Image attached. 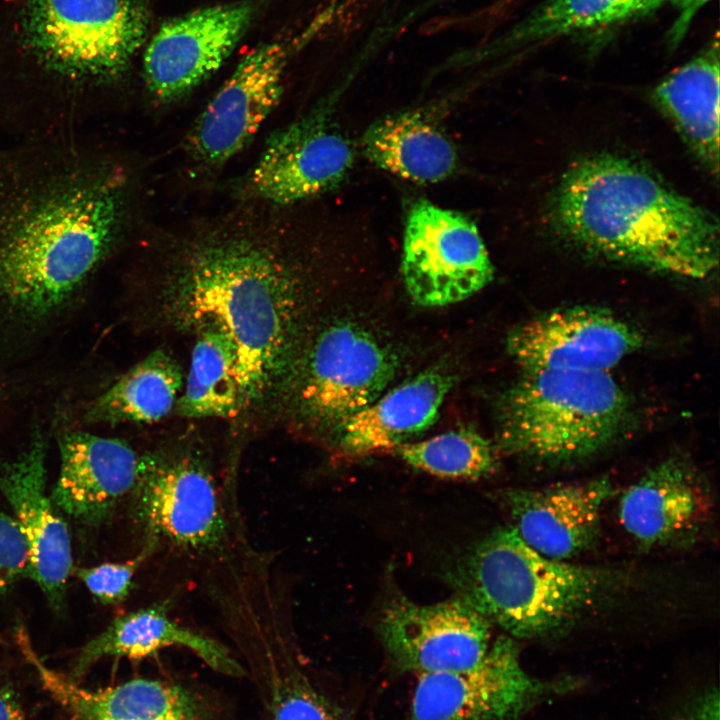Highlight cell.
I'll return each instance as SVG.
<instances>
[{"instance_id":"obj_11","label":"cell","mask_w":720,"mask_h":720,"mask_svg":"<svg viewBox=\"0 0 720 720\" xmlns=\"http://www.w3.org/2000/svg\"><path fill=\"white\" fill-rule=\"evenodd\" d=\"M268 0H240L200 8L164 22L146 47L144 77L160 102L182 98L233 52Z\"/></svg>"},{"instance_id":"obj_25","label":"cell","mask_w":720,"mask_h":720,"mask_svg":"<svg viewBox=\"0 0 720 720\" xmlns=\"http://www.w3.org/2000/svg\"><path fill=\"white\" fill-rule=\"evenodd\" d=\"M666 0H546L483 49L493 56L564 36L615 27L650 14Z\"/></svg>"},{"instance_id":"obj_33","label":"cell","mask_w":720,"mask_h":720,"mask_svg":"<svg viewBox=\"0 0 720 720\" xmlns=\"http://www.w3.org/2000/svg\"><path fill=\"white\" fill-rule=\"evenodd\" d=\"M718 693L709 692L697 702L689 720H719Z\"/></svg>"},{"instance_id":"obj_34","label":"cell","mask_w":720,"mask_h":720,"mask_svg":"<svg viewBox=\"0 0 720 720\" xmlns=\"http://www.w3.org/2000/svg\"><path fill=\"white\" fill-rule=\"evenodd\" d=\"M0 720H27L14 694L9 689L1 686Z\"/></svg>"},{"instance_id":"obj_31","label":"cell","mask_w":720,"mask_h":720,"mask_svg":"<svg viewBox=\"0 0 720 720\" xmlns=\"http://www.w3.org/2000/svg\"><path fill=\"white\" fill-rule=\"evenodd\" d=\"M26 576L29 558L25 540L14 518L0 510V596Z\"/></svg>"},{"instance_id":"obj_27","label":"cell","mask_w":720,"mask_h":720,"mask_svg":"<svg viewBox=\"0 0 720 720\" xmlns=\"http://www.w3.org/2000/svg\"><path fill=\"white\" fill-rule=\"evenodd\" d=\"M197 333L185 388L175 408L183 417H233L242 408L234 345L213 325Z\"/></svg>"},{"instance_id":"obj_29","label":"cell","mask_w":720,"mask_h":720,"mask_svg":"<svg viewBox=\"0 0 720 720\" xmlns=\"http://www.w3.org/2000/svg\"><path fill=\"white\" fill-rule=\"evenodd\" d=\"M152 554L150 549L142 547L137 555L125 561L79 567L72 572L97 601L104 605H116L127 599L136 572Z\"/></svg>"},{"instance_id":"obj_19","label":"cell","mask_w":720,"mask_h":720,"mask_svg":"<svg viewBox=\"0 0 720 720\" xmlns=\"http://www.w3.org/2000/svg\"><path fill=\"white\" fill-rule=\"evenodd\" d=\"M707 507L708 496L694 468L680 457H670L624 491L618 517L638 544L656 548L696 533Z\"/></svg>"},{"instance_id":"obj_12","label":"cell","mask_w":720,"mask_h":720,"mask_svg":"<svg viewBox=\"0 0 720 720\" xmlns=\"http://www.w3.org/2000/svg\"><path fill=\"white\" fill-rule=\"evenodd\" d=\"M548 689L523 670L512 639L500 636L474 666L419 674L410 720H520Z\"/></svg>"},{"instance_id":"obj_2","label":"cell","mask_w":720,"mask_h":720,"mask_svg":"<svg viewBox=\"0 0 720 720\" xmlns=\"http://www.w3.org/2000/svg\"><path fill=\"white\" fill-rule=\"evenodd\" d=\"M124 183L104 165L73 161L0 178V292L42 314L62 303L111 248Z\"/></svg>"},{"instance_id":"obj_8","label":"cell","mask_w":720,"mask_h":720,"mask_svg":"<svg viewBox=\"0 0 720 720\" xmlns=\"http://www.w3.org/2000/svg\"><path fill=\"white\" fill-rule=\"evenodd\" d=\"M398 366L395 352L372 331L335 321L305 345L288 391L311 426L337 430L384 393Z\"/></svg>"},{"instance_id":"obj_16","label":"cell","mask_w":720,"mask_h":720,"mask_svg":"<svg viewBox=\"0 0 720 720\" xmlns=\"http://www.w3.org/2000/svg\"><path fill=\"white\" fill-rule=\"evenodd\" d=\"M46 448L37 433L16 459L0 462V492L25 540L29 577L56 609L62 607L73 571L68 527L46 493Z\"/></svg>"},{"instance_id":"obj_35","label":"cell","mask_w":720,"mask_h":720,"mask_svg":"<svg viewBox=\"0 0 720 720\" xmlns=\"http://www.w3.org/2000/svg\"><path fill=\"white\" fill-rule=\"evenodd\" d=\"M512 1H514V0H501V2H502L503 4L510 3V2H512Z\"/></svg>"},{"instance_id":"obj_5","label":"cell","mask_w":720,"mask_h":720,"mask_svg":"<svg viewBox=\"0 0 720 720\" xmlns=\"http://www.w3.org/2000/svg\"><path fill=\"white\" fill-rule=\"evenodd\" d=\"M629 400L609 372L528 370L498 406V449L541 463L592 456L613 443Z\"/></svg>"},{"instance_id":"obj_4","label":"cell","mask_w":720,"mask_h":720,"mask_svg":"<svg viewBox=\"0 0 720 720\" xmlns=\"http://www.w3.org/2000/svg\"><path fill=\"white\" fill-rule=\"evenodd\" d=\"M460 597L511 636L561 629L606 598L617 584L608 570L546 557L511 527L493 530L464 557Z\"/></svg>"},{"instance_id":"obj_20","label":"cell","mask_w":720,"mask_h":720,"mask_svg":"<svg viewBox=\"0 0 720 720\" xmlns=\"http://www.w3.org/2000/svg\"><path fill=\"white\" fill-rule=\"evenodd\" d=\"M18 640L43 687L72 720H204L199 700L181 686L139 678L104 689H87L47 667L24 632Z\"/></svg>"},{"instance_id":"obj_30","label":"cell","mask_w":720,"mask_h":720,"mask_svg":"<svg viewBox=\"0 0 720 720\" xmlns=\"http://www.w3.org/2000/svg\"><path fill=\"white\" fill-rule=\"evenodd\" d=\"M273 720H344L306 680L289 676L273 693Z\"/></svg>"},{"instance_id":"obj_14","label":"cell","mask_w":720,"mask_h":720,"mask_svg":"<svg viewBox=\"0 0 720 720\" xmlns=\"http://www.w3.org/2000/svg\"><path fill=\"white\" fill-rule=\"evenodd\" d=\"M642 344L641 334L593 307L560 309L513 328L507 349L523 371H605Z\"/></svg>"},{"instance_id":"obj_10","label":"cell","mask_w":720,"mask_h":720,"mask_svg":"<svg viewBox=\"0 0 720 720\" xmlns=\"http://www.w3.org/2000/svg\"><path fill=\"white\" fill-rule=\"evenodd\" d=\"M314 26L302 37L269 41L244 56L188 133L186 148L194 160L219 166L251 141L280 101L292 51L309 39Z\"/></svg>"},{"instance_id":"obj_28","label":"cell","mask_w":720,"mask_h":720,"mask_svg":"<svg viewBox=\"0 0 720 720\" xmlns=\"http://www.w3.org/2000/svg\"><path fill=\"white\" fill-rule=\"evenodd\" d=\"M496 447L471 428H460L420 442L401 445L396 453L409 466L449 479L487 477L499 465Z\"/></svg>"},{"instance_id":"obj_9","label":"cell","mask_w":720,"mask_h":720,"mask_svg":"<svg viewBox=\"0 0 720 720\" xmlns=\"http://www.w3.org/2000/svg\"><path fill=\"white\" fill-rule=\"evenodd\" d=\"M402 275L414 302L437 307L478 293L492 281L494 268L468 217L421 200L407 215Z\"/></svg>"},{"instance_id":"obj_32","label":"cell","mask_w":720,"mask_h":720,"mask_svg":"<svg viewBox=\"0 0 720 720\" xmlns=\"http://www.w3.org/2000/svg\"><path fill=\"white\" fill-rule=\"evenodd\" d=\"M677 9L678 17L667 33L669 47L674 49L685 37L697 12L712 0H668Z\"/></svg>"},{"instance_id":"obj_1","label":"cell","mask_w":720,"mask_h":720,"mask_svg":"<svg viewBox=\"0 0 720 720\" xmlns=\"http://www.w3.org/2000/svg\"><path fill=\"white\" fill-rule=\"evenodd\" d=\"M279 240L215 230L189 243L169 276L175 320L213 325L232 341L242 408L287 392L305 347L304 282Z\"/></svg>"},{"instance_id":"obj_17","label":"cell","mask_w":720,"mask_h":720,"mask_svg":"<svg viewBox=\"0 0 720 720\" xmlns=\"http://www.w3.org/2000/svg\"><path fill=\"white\" fill-rule=\"evenodd\" d=\"M613 494L607 477L501 494L519 537L551 559L570 561L589 550L600 530L601 512Z\"/></svg>"},{"instance_id":"obj_3","label":"cell","mask_w":720,"mask_h":720,"mask_svg":"<svg viewBox=\"0 0 720 720\" xmlns=\"http://www.w3.org/2000/svg\"><path fill=\"white\" fill-rule=\"evenodd\" d=\"M550 209L560 237L585 253L694 279L717 267L716 217L628 159L577 162Z\"/></svg>"},{"instance_id":"obj_7","label":"cell","mask_w":720,"mask_h":720,"mask_svg":"<svg viewBox=\"0 0 720 720\" xmlns=\"http://www.w3.org/2000/svg\"><path fill=\"white\" fill-rule=\"evenodd\" d=\"M132 515L153 553L159 548L214 556L230 540L224 495L207 464L191 452L142 455L130 494Z\"/></svg>"},{"instance_id":"obj_21","label":"cell","mask_w":720,"mask_h":720,"mask_svg":"<svg viewBox=\"0 0 720 720\" xmlns=\"http://www.w3.org/2000/svg\"><path fill=\"white\" fill-rule=\"evenodd\" d=\"M453 383L454 375L446 368L420 372L340 426L338 449L351 457L396 451L434 424Z\"/></svg>"},{"instance_id":"obj_18","label":"cell","mask_w":720,"mask_h":720,"mask_svg":"<svg viewBox=\"0 0 720 720\" xmlns=\"http://www.w3.org/2000/svg\"><path fill=\"white\" fill-rule=\"evenodd\" d=\"M60 470L50 498L82 524L104 523L130 497L142 455L115 438L72 432L59 439Z\"/></svg>"},{"instance_id":"obj_22","label":"cell","mask_w":720,"mask_h":720,"mask_svg":"<svg viewBox=\"0 0 720 720\" xmlns=\"http://www.w3.org/2000/svg\"><path fill=\"white\" fill-rule=\"evenodd\" d=\"M172 646L189 649L217 672L233 677L244 674L223 644L173 619L165 600L114 619L82 647L69 678L80 679L103 658H143Z\"/></svg>"},{"instance_id":"obj_6","label":"cell","mask_w":720,"mask_h":720,"mask_svg":"<svg viewBox=\"0 0 720 720\" xmlns=\"http://www.w3.org/2000/svg\"><path fill=\"white\" fill-rule=\"evenodd\" d=\"M148 16L139 0H28L24 44L51 71L109 80L141 47Z\"/></svg>"},{"instance_id":"obj_26","label":"cell","mask_w":720,"mask_h":720,"mask_svg":"<svg viewBox=\"0 0 720 720\" xmlns=\"http://www.w3.org/2000/svg\"><path fill=\"white\" fill-rule=\"evenodd\" d=\"M182 388L177 361L154 350L91 401L85 418L94 423H153L169 414Z\"/></svg>"},{"instance_id":"obj_24","label":"cell","mask_w":720,"mask_h":720,"mask_svg":"<svg viewBox=\"0 0 720 720\" xmlns=\"http://www.w3.org/2000/svg\"><path fill=\"white\" fill-rule=\"evenodd\" d=\"M361 143L364 155L375 166L411 182H440L456 169L457 154L450 140L416 112L376 121Z\"/></svg>"},{"instance_id":"obj_15","label":"cell","mask_w":720,"mask_h":720,"mask_svg":"<svg viewBox=\"0 0 720 720\" xmlns=\"http://www.w3.org/2000/svg\"><path fill=\"white\" fill-rule=\"evenodd\" d=\"M352 164L349 142L312 112L271 135L248 186L257 198L288 205L333 189Z\"/></svg>"},{"instance_id":"obj_13","label":"cell","mask_w":720,"mask_h":720,"mask_svg":"<svg viewBox=\"0 0 720 720\" xmlns=\"http://www.w3.org/2000/svg\"><path fill=\"white\" fill-rule=\"evenodd\" d=\"M491 624L460 596L430 605L398 597L384 608L378 631L397 668L423 674L477 664L491 645Z\"/></svg>"},{"instance_id":"obj_23","label":"cell","mask_w":720,"mask_h":720,"mask_svg":"<svg viewBox=\"0 0 720 720\" xmlns=\"http://www.w3.org/2000/svg\"><path fill=\"white\" fill-rule=\"evenodd\" d=\"M652 99L697 159L714 176H718V41L666 75L654 88Z\"/></svg>"}]
</instances>
